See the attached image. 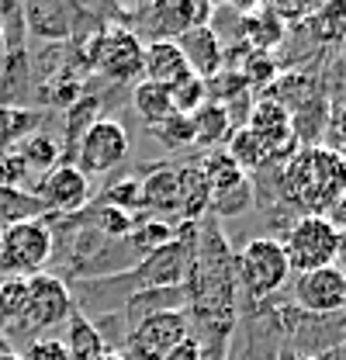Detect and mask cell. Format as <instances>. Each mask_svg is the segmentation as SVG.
Listing matches in <instances>:
<instances>
[{"label": "cell", "instance_id": "f6af8a7d", "mask_svg": "<svg viewBox=\"0 0 346 360\" xmlns=\"http://www.w3.org/2000/svg\"><path fill=\"white\" fill-rule=\"evenodd\" d=\"M295 360H319V357H295Z\"/></svg>", "mask_w": 346, "mask_h": 360}, {"label": "cell", "instance_id": "2e32d148", "mask_svg": "<svg viewBox=\"0 0 346 360\" xmlns=\"http://www.w3.org/2000/svg\"><path fill=\"white\" fill-rule=\"evenodd\" d=\"M177 49L184 52V59H187L191 73H194V77H201L205 84H208V80H215L218 73H222L225 45H222V39H218V32L212 28V25H208V28H194V32L180 35V39H177Z\"/></svg>", "mask_w": 346, "mask_h": 360}, {"label": "cell", "instance_id": "7a4b0ae2", "mask_svg": "<svg viewBox=\"0 0 346 360\" xmlns=\"http://www.w3.org/2000/svg\"><path fill=\"white\" fill-rule=\"evenodd\" d=\"M346 191V156L329 146H305L288 156L281 174V194L305 215H326Z\"/></svg>", "mask_w": 346, "mask_h": 360}, {"label": "cell", "instance_id": "8992f818", "mask_svg": "<svg viewBox=\"0 0 346 360\" xmlns=\"http://www.w3.org/2000/svg\"><path fill=\"white\" fill-rule=\"evenodd\" d=\"M187 336H191V326H187V312L184 309H156V312L142 315L132 326L122 357L125 360H163Z\"/></svg>", "mask_w": 346, "mask_h": 360}, {"label": "cell", "instance_id": "d590c367", "mask_svg": "<svg viewBox=\"0 0 346 360\" xmlns=\"http://www.w3.org/2000/svg\"><path fill=\"white\" fill-rule=\"evenodd\" d=\"M270 7H274V14L281 18L284 28L298 25V21H305V18L312 14V4H284V0H281V4H270Z\"/></svg>", "mask_w": 346, "mask_h": 360}, {"label": "cell", "instance_id": "7bdbcfd3", "mask_svg": "<svg viewBox=\"0 0 346 360\" xmlns=\"http://www.w3.org/2000/svg\"><path fill=\"white\" fill-rule=\"evenodd\" d=\"M340 49L346 52V28H343V35H340Z\"/></svg>", "mask_w": 346, "mask_h": 360}, {"label": "cell", "instance_id": "f1b7e54d", "mask_svg": "<svg viewBox=\"0 0 346 360\" xmlns=\"http://www.w3.org/2000/svg\"><path fill=\"white\" fill-rule=\"evenodd\" d=\"M135 215L122 212V208H111V205H97L94 208V229L104 232L108 239H129L135 232Z\"/></svg>", "mask_w": 346, "mask_h": 360}, {"label": "cell", "instance_id": "ba28073f", "mask_svg": "<svg viewBox=\"0 0 346 360\" xmlns=\"http://www.w3.org/2000/svg\"><path fill=\"white\" fill-rule=\"evenodd\" d=\"M129 156V132L122 122H111V118H97L77 142L73 149V167L90 177V174H108L115 170L122 160Z\"/></svg>", "mask_w": 346, "mask_h": 360}, {"label": "cell", "instance_id": "83f0119b", "mask_svg": "<svg viewBox=\"0 0 346 360\" xmlns=\"http://www.w3.org/2000/svg\"><path fill=\"white\" fill-rule=\"evenodd\" d=\"M97 108H101V101H97V97H86V94L77 101V104H70V108H66V139H70V146H73V149H77L80 135L97 122V118H94V115H97ZM73 149H70V156H73ZM66 163H70V160H66Z\"/></svg>", "mask_w": 346, "mask_h": 360}, {"label": "cell", "instance_id": "277c9868", "mask_svg": "<svg viewBox=\"0 0 346 360\" xmlns=\"http://www.w3.org/2000/svg\"><path fill=\"white\" fill-rule=\"evenodd\" d=\"M288 277H291V264H288V253L277 239H267V236L250 239L243 246V253L236 257V281L246 288V295L253 302L281 291Z\"/></svg>", "mask_w": 346, "mask_h": 360}, {"label": "cell", "instance_id": "6da1fadb", "mask_svg": "<svg viewBox=\"0 0 346 360\" xmlns=\"http://www.w3.org/2000/svg\"><path fill=\"white\" fill-rule=\"evenodd\" d=\"M187 298H191V315L187 326L201 354L222 357L229 333H232V291H236V260L229 253V243L222 239L218 225H208L205 236H198V253H194V270L187 277Z\"/></svg>", "mask_w": 346, "mask_h": 360}, {"label": "cell", "instance_id": "d6986e66", "mask_svg": "<svg viewBox=\"0 0 346 360\" xmlns=\"http://www.w3.org/2000/svg\"><path fill=\"white\" fill-rule=\"evenodd\" d=\"M198 167H201V177L208 184V191H212V205L246 187V174L229 160L225 149H208V156H205Z\"/></svg>", "mask_w": 346, "mask_h": 360}, {"label": "cell", "instance_id": "4fadbf2b", "mask_svg": "<svg viewBox=\"0 0 346 360\" xmlns=\"http://www.w3.org/2000/svg\"><path fill=\"white\" fill-rule=\"evenodd\" d=\"M246 129L270 149L274 160H281V156H288L295 149V115H291V108L277 104L267 94L260 101H253L250 118H246Z\"/></svg>", "mask_w": 346, "mask_h": 360}, {"label": "cell", "instance_id": "ab89813d", "mask_svg": "<svg viewBox=\"0 0 346 360\" xmlns=\"http://www.w3.org/2000/svg\"><path fill=\"white\" fill-rule=\"evenodd\" d=\"M340 260L346 264V232H340Z\"/></svg>", "mask_w": 346, "mask_h": 360}, {"label": "cell", "instance_id": "30bf717a", "mask_svg": "<svg viewBox=\"0 0 346 360\" xmlns=\"http://www.w3.org/2000/svg\"><path fill=\"white\" fill-rule=\"evenodd\" d=\"M45 212H59V215H77L84 212L94 198L90 191V177H84L73 163H56L35 187L32 194Z\"/></svg>", "mask_w": 346, "mask_h": 360}, {"label": "cell", "instance_id": "44dd1931", "mask_svg": "<svg viewBox=\"0 0 346 360\" xmlns=\"http://www.w3.org/2000/svg\"><path fill=\"white\" fill-rule=\"evenodd\" d=\"M225 153H229V160L250 177V174H257L260 167H267L274 156H270V149L260 142L257 135L250 132L246 125H239V129H232V135L225 139V146H222Z\"/></svg>", "mask_w": 346, "mask_h": 360}, {"label": "cell", "instance_id": "7c38bea8", "mask_svg": "<svg viewBox=\"0 0 346 360\" xmlns=\"http://www.w3.org/2000/svg\"><path fill=\"white\" fill-rule=\"evenodd\" d=\"M295 305L305 309V312H319V315L346 309V270L340 264H333V267L298 274V281H295Z\"/></svg>", "mask_w": 346, "mask_h": 360}, {"label": "cell", "instance_id": "4316f807", "mask_svg": "<svg viewBox=\"0 0 346 360\" xmlns=\"http://www.w3.org/2000/svg\"><path fill=\"white\" fill-rule=\"evenodd\" d=\"M170 90V104L177 115H194L205 101H208V84L201 80V77H194V73H187L184 80H177Z\"/></svg>", "mask_w": 346, "mask_h": 360}, {"label": "cell", "instance_id": "1f68e13d", "mask_svg": "<svg viewBox=\"0 0 346 360\" xmlns=\"http://www.w3.org/2000/svg\"><path fill=\"white\" fill-rule=\"evenodd\" d=\"M149 132L156 135L163 146H170V149H177V146H194V125H191V115H177V111H173L167 122L153 125Z\"/></svg>", "mask_w": 346, "mask_h": 360}, {"label": "cell", "instance_id": "e575fe53", "mask_svg": "<svg viewBox=\"0 0 346 360\" xmlns=\"http://www.w3.org/2000/svg\"><path fill=\"white\" fill-rule=\"evenodd\" d=\"M28 177V167L21 163L18 153H4L0 156V187H18L21 191V180Z\"/></svg>", "mask_w": 346, "mask_h": 360}, {"label": "cell", "instance_id": "ee69618b", "mask_svg": "<svg viewBox=\"0 0 346 360\" xmlns=\"http://www.w3.org/2000/svg\"><path fill=\"white\" fill-rule=\"evenodd\" d=\"M0 45H4V14H0Z\"/></svg>", "mask_w": 346, "mask_h": 360}, {"label": "cell", "instance_id": "f546056e", "mask_svg": "<svg viewBox=\"0 0 346 360\" xmlns=\"http://www.w3.org/2000/svg\"><path fill=\"white\" fill-rule=\"evenodd\" d=\"M101 205H111V208H122L129 215H139L142 212V180L125 177V180H118V184H111L104 191Z\"/></svg>", "mask_w": 346, "mask_h": 360}, {"label": "cell", "instance_id": "e0dca14e", "mask_svg": "<svg viewBox=\"0 0 346 360\" xmlns=\"http://www.w3.org/2000/svg\"><path fill=\"white\" fill-rule=\"evenodd\" d=\"M191 73L184 52L177 49V42L167 39H153L146 45V63H142V80L160 84V87H173L177 80H184Z\"/></svg>", "mask_w": 346, "mask_h": 360}, {"label": "cell", "instance_id": "60d3db41", "mask_svg": "<svg viewBox=\"0 0 346 360\" xmlns=\"http://www.w3.org/2000/svg\"><path fill=\"white\" fill-rule=\"evenodd\" d=\"M0 360H21V357H18L14 350H0Z\"/></svg>", "mask_w": 346, "mask_h": 360}, {"label": "cell", "instance_id": "3957f363", "mask_svg": "<svg viewBox=\"0 0 346 360\" xmlns=\"http://www.w3.org/2000/svg\"><path fill=\"white\" fill-rule=\"evenodd\" d=\"M52 229L49 215L25 219L7 229H0V270L7 277H35L45 274V264L52 260Z\"/></svg>", "mask_w": 346, "mask_h": 360}, {"label": "cell", "instance_id": "4dcf8cb0", "mask_svg": "<svg viewBox=\"0 0 346 360\" xmlns=\"http://www.w3.org/2000/svg\"><path fill=\"white\" fill-rule=\"evenodd\" d=\"M39 122V115H32V111H21V108H0V149L4 146H11L14 139H25V135H32V125Z\"/></svg>", "mask_w": 346, "mask_h": 360}, {"label": "cell", "instance_id": "7402d4cb", "mask_svg": "<svg viewBox=\"0 0 346 360\" xmlns=\"http://www.w3.org/2000/svg\"><path fill=\"white\" fill-rule=\"evenodd\" d=\"M66 354L70 360H101L108 354V343L101 336V329L86 319V315L73 312L70 315V333H66Z\"/></svg>", "mask_w": 346, "mask_h": 360}, {"label": "cell", "instance_id": "8fae6325", "mask_svg": "<svg viewBox=\"0 0 346 360\" xmlns=\"http://www.w3.org/2000/svg\"><path fill=\"white\" fill-rule=\"evenodd\" d=\"M215 14L218 7L208 0H160V4L146 7L149 28L156 32V39H167V42H177L180 35H187L194 28H208Z\"/></svg>", "mask_w": 346, "mask_h": 360}, {"label": "cell", "instance_id": "74e56055", "mask_svg": "<svg viewBox=\"0 0 346 360\" xmlns=\"http://www.w3.org/2000/svg\"><path fill=\"white\" fill-rule=\"evenodd\" d=\"M163 360H205V354H201V347L194 343V336H187V340H180Z\"/></svg>", "mask_w": 346, "mask_h": 360}, {"label": "cell", "instance_id": "cb8c5ba5", "mask_svg": "<svg viewBox=\"0 0 346 360\" xmlns=\"http://www.w3.org/2000/svg\"><path fill=\"white\" fill-rule=\"evenodd\" d=\"M305 28L312 32L315 42H340L346 28V0H329L312 7V14L305 18Z\"/></svg>", "mask_w": 346, "mask_h": 360}, {"label": "cell", "instance_id": "8d00e7d4", "mask_svg": "<svg viewBox=\"0 0 346 360\" xmlns=\"http://www.w3.org/2000/svg\"><path fill=\"white\" fill-rule=\"evenodd\" d=\"M329 149H336L340 156H346V104H340L333 111V146Z\"/></svg>", "mask_w": 346, "mask_h": 360}, {"label": "cell", "instance_id": "f35d334b", "mask_svg": "<svg viewBox=\"0 0 346 360\" xmlns=\"http://www.w3.org/2000/svg\"><path fill=\"white\" fill-rule=\"evenodd\" d=\"M326 219L333 222V229H336V232H346V191L336 198V201H333V208L326 212Z\"/></svg>", "mask_w": 346, "mask_h": 360}, {"label": "cell", "instance_id": "484cf974", "mask_svg": "<svg viewBox=\"0 0 346 360\" xmlns=\"http://www.w3.org/2000/svg\"><path fill=\"white\" fill-rule=\"evenodd\" d=\"M42 215L45 208L32 194H25L18 187H0V225L4 229L14 222H25V219H42Z\"/></svg>", "mask_w": 346, "mask_h": 360}, {"label": "cell", "instance_id": "9a60e30c", "mask_svg": "<svg viewBox=\"0 0 346 360\" xmlns=\"http://www.w3.org/2000/svg\"><path fill=\"white\" fill-rule=\"evenodd\" d=\"M80 18H86V11L80 4H59V0H32V4H25L28 32L45 39V42L73 39Z\"/></svg>", "mask_w": 346, "mask_h": 360}, {"label": "cell", "instance_id": "d6a6232c", "mask_svg": "<svg viewBox=\"0 0 346 360\" xmlns=\"http://www.w3.org/2000/svg\"><path fill=\"white\" fill-rule=\"evenodd\" d=\"M239 73H243L246 87H267V84L277 80V63H274L267 52H250V56H246V66H243Z\"/></svg>", "mask_w": 346, "mask_h": 360}, {"label": "cell", "instance_id": "836d02e7", "mask_svg": "<svg viewBox=\"0 0 346 360\" xmlns=\"http://www.w3.org/2000/svg\"><path fill=\"white\" fill-rule=\"evenodd\" d=\"M21 360H70L66 354V343L56 340V336H39L25 347V354H18Z\"/></svg>", "mask_w": 346, "mask_h": 360}, {"label": "cell", "instance_id": "ffe728a7", "mask_svg": "<svg viewBox=\"0 0 346 360\" xmlns=\"http://www.w3.org/2000/svg\"><path fill=\"white\" fill-rule=\"evenodd\" d=\"M191 125H194V146H208V149H222L225 139L232 135V115L225 104L218 101H205L194 115H191Z\"/></svg>", "mask_w": 346, "mask_h": 360}, {"label": "cell", "instance_id": "5b68a950", "mask_svg": "<svg viewBox=\"0 0 346 360\" xmlns=\"http://www.w3.org/2000/svg\"><path fill=\"white\" fill-rule=\"evenodd\" d=\"M288 253L291 274H308L319 267H333L340 260V232L326 215H302L281 243Z\"/></svg>", "mask_w": 346, "mask_h": 360}, {"label": "cell", "instance_id": "603a6c76", "mask_svg": "<svg viewBox=\"0 0 346 360\" xmlns=\"http://www.w3.org/2000/svg\"><path fill=\"white\" fill-rule=\"evenodd\" d=\"M132 108H135V115L142 118V125L153 129V125L167 122L173 115L170 90L160 87V84H149V80H139L135 90H132Z\"/></svg>", "mask_w": 346, "mask_h": 360}, {"label": "cell", "instance_id": "d4e9b609", "mask_svg": "<svg viewBox=\"0 0 346 360\" xmlns=\"http://www.w3.org/2000/svg\"><path fill=\"white\" fill-rule=\"evenodd\" d=\"M14 153L21 156V163L28 167V174H32V170L49 174L56 163H63V160H59V142H56L52 135H45V132L25 135V139H21V146H18Z\"/></svg>", "mask_w": 346, "mask_h": 360}, {"label": "cell", "instance_id": "9c48e42d", "mask_svg": "<svg viewBox=\"0 0 346 360\" xmlns=\"http://www.w3.org/2000/svg\"><path fill=\"white\" fill-rule=\"evenodd\" d=\"M25 284H28V305H25V319L18 329L45 333L73 315V295H70L63 277L35 274V277H25Z\"/></svg>", "mask_w": 346, "mask_h": 360}, {"label": "cell", "instance_id": "ac0fdd59", "mask_svg": "<svg viewBox=\"0 0 346 360\" xmlns=\"http://www.w3.org/2000/svg\"><path fill=\"white\" fill-rule=\"evenodd\" d=\"M239 25H243V35H246V49L250 52H267V56H270V49H277L284 42V32H288L270 4L243 7V21Z\"/></svg>", "mask_w": 346, "mask_h": 360}, {"label": "cell", "instance_id": "b9f144b4", "mask_svg": "<svg viewBox=\"0 0 346 360\" xmlns=\"http://www.w3.org/2000/svg\"><path fill=\"white\" fill-rule=\"evenodd\" d=\"M101 360H125V357H122V354H111V350H108V354H104Z\"/></svg>", "mask_w": 346, "mask_h": 360}, {"label": "cell", "instance_id": "52a82bcc", "mask_svg": "<svg viewBox=\"0 0 346 360\" xmlns=\"http://www.w3.org/2000/svg\"><path fill=\"white\" fill-rule=\"evenodd\" d=\"M146 63V45L132 28H104L94 49V70L115 84H139Z\"/></svg>", "mask_w": 346, "mask_h": 360}, {"label": "cell", "instance_id": "5bb4252c", "mask_svg": "<svg viewBox=\"0 0 346 360\" xmlns=\"http://www.w3.org/2000/svg\"><path fill=\"white\" fill-rule=\"evenodd\" d=\"M142 208L149 215H163L180 225V212H184V163H167L156 167L149 177L142 180Z\"/></svg>", "mask_w": 346, "mask_h": 360}]
</instances>
